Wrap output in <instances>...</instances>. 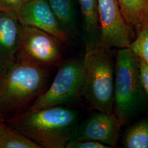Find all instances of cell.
<instances>
[{
	"label": "cell",
	"mask_w": 148,
	"mask_h": 148,
	"mask_svg": "<svg viewBox=\"0 0 148 148\" xmlns=\"http://www.w3.org/2000/svg\"><path fill=\"white\" fill-rule=\"evenodd\" d=\"M46 67L17 58L0 71V121L7 122L27 111L46 90Z\"/></svg>",
	"instance_id": "cell-1"
},
{
	"label": "cell",
	"mask_w": 148,
	"mask_h": 148,
	"mask_svg": "<svg viewBox=\"0 0 148 148\" xmlns=\"http://www.w3.org/2000/svg\"><path fill=\"white\" fill-rule=\"evenodd\" d=\"M41 148H65L79 125L76 110L61 106L27 111L5 122Z\"/></svg>",
	"instance_id": "cell-2"
},
{
	"label": "cell",
	"mask_w": 148,
	"mask_h": 148,
	"mask_svg": "<svg viewBox=\"0 0 148 148\" xmlns=\"http://www.w3.org/2000/svg\"><path fill=\"white\" fill-rule=\"evenodd\" d=\"M81 95L97 111L114 114L115 62L111 48L101 42L85 48Z\"/></svg>",
	"instance_id": "cell-3"
},
{
	"label": "cell",
	"mask_w": 148,
	"mask_h": 148,
	"mask_svg": "<svg viewBox=\"0 0 148 148\" xmlns=\"http://www.w3.org/2000/svg\"><path fill=\"white\" fill-rule=\"evenodd\" d=\"M147 97L140 79L137 57L130 47L119 49L115 62L114 112L122 126L132 120Z\"/></svg>",
	"instance_id": "cell-4"
},
{
	"label": "cell",
	"mask_w": 148,
	"mask_h": 148,
	"mask_svg": "<svg viewBox=\"0 0 148 148\" xmlns=\"http://www.w3.org/2000/svg\"><path fill=\"white\" fill-rule=\"evenodd\" d=\"M84 76L82 60L66 61L59 68L49 87L37 98L27 111L62 106L74 100L81 94Z\"/></svg>",
	"instance_id": "cell-5"
},
{
	"label": "cell",
	"mask_w": 148,
	"mask_h": 148,
	"mask_svg": "<svg viewBox=\"0 0 148 148\" xmlns=\"http://www.w3.org/2000/svg\"><path fill=\"white\" fill-rule=\"evenodd\" d=\"M60 41L38 28L22 26L21 48L17 58L45 67L55 65L62 57Z\"/></svg>",
	"instance_id": "cell-6"
},
{
	"label": "cell",
	"mask_w": 148,
	"mask_h": 148,
	"mask_svg": "<svg viewBox=\"0 0 148 148\" xmlns=\"http://www.w3.org/2000/svg\"><path fill=\"white\" fill-rule=\"evenodd\" d=\"M100 42L107 47H129L131 29L122 14L117 0H98Z\"/></svg>",
	"instance_id": "cell-7"
},
{
	"label": "cell",
	"mask_w": 148,
	"mask_h": 148,
	"mask_svg": "<svg viewBox=\"0 0 148 148\" xmlns=\"http://www.w3.org/2000/svg\"><path fill=\"white\" fill-rule=\"evenodd\" d=\"M121 126L114 114L98 111L78 125L72 139L95 141L112 148L117 145Z\"/></svg>",
	"instance_id": "cell-8"
},
{
	"label": "cell",
	"mask_w": 148,
	"mask_h": 148,
	"mask_svg": "<svg viewBox=\"0 0 148 148\" xmlns=\"http://www.w3.org/2000/svg\"><path fill=\"white\" fill-rule=\"evenodd\" d=\"M16 14L23 27L30 26L47 32L60 42H66L69 35L60 25L48 0H29Z\"/></svg>",
	"instance_id": "cell-9"
},
{
	"label": "cell",
	"mask_w": 148,
	"mask_h": 148,
	"mask_svg": "<svg viewBox=\"0 0 148 148\" xmlns=\"http://www.w3.org/2000/svg\"><path fill=\"white\" fill-rule=\"evenodd\" d=\"M21 31L16 12L0 10V71L17 58L21 48Z\"/></svg>",
	"instance_id": "cell-10"
},
{
	"label": "cell",
	"mask_w": 148,
	"mask_h": 148,
	"mask_svg": "<svg viewBox=\"0 0 148 148\" xmlns=\"http://www.w3.org/2000/svg\"><path fill=\"white\" fill-rule=\"evenodd\" d=\"M84 19L85 48L100 43V25L98 0H79Z\"/></svg>",
	"instance_id": "cell-11"
},
{
	"label": "cell",
	"mask_w": 148,
	"mask_h": 148,
	"mask_svg": "<svg viewBox=\"0 0 148 148\" xmlns=\"http://www.w3.org/2000/svg\"><path fill=\"white\" fill-rule=\"evenodd\" d=\"M122 14L129 25L139 30L147 25L148 0H117Z\"/></svg>",
	"instance_id": "cell-12"
},
{
	"label": "cell",
	"mask_w": 148,
	"mask_h": 148,
	"mask_svg": "<svg viewBox=\"0 0 148 148\" xmlns=\"http://www.w3.org/2000/svg\"><path fill=\"white\" fill-rule=\"evenodd\" d=\"M60 25L68 35L76 30V13L73 0H48Z\"/></svg>",
	"instance_id": "cell-13"
},
{
	"label": "cell",
	"mask_w": 148,
	"mask_h": 148,
	"mask_svg": "<svg viewBox=\"0 0 148 148\" xmlns=\"http://www.w3.org/2000/svg\"><path fill=\"white\" fill-rule=\"evenodd\" d=\"M0 148H41L36 143L0 121Z\"/></svg>",
	"instance_id": "cell-14"
},
{
	"label": "cell",
	"mask_w": 148,
	"mask_h": 148,
	"mask_svg": "<svg viewBox=\"0 0 148 148\" xmlns=\"http://www.w3.org/2000/svg\"><path fill=\"white\" fill-rule=\"evenodd\" d=\"M123 145L126 148H148V120L138 122L127 130Z\"/></svg>",
	"instance_id": "cell-15"
},
{
	"label": "cell",
	"mask_w": 148,
	"mask_h": 148,
	"mask_svg": "<svg viewBox=\"0 0 148 148\" xmlns=\"http://www.w3.org/2000/svg\"><path fill=\"white\" fill-rule=\"evenodd\" d=\"M129 47L138 58L142 59L148 64V24L138 30L136 40Z\"/></svg>",
	"instance_id": "cell-16"
},
{
	"label": "cell",
	"mask_w": 148,
	"mask_h": 148,
	"mask_svg": "<svg viewBox=\"0 0 148 148\" xmlns=\"http://www.w3.org/2000/svg\"><path fill=\"white\" fill-rule=\"evenodd\" d=\"M65 148H110V147L103 143L95 141L72 139L66 144Z\"/></svg>",
	"instance_id": "cell-17"
},
{
	"label": "cell",
	"mask_w": 148,
	"mask_h": 148,
	"mask_svg": "<svg viewBox=\"0 0 148 148\" xmlns=\"http://www.w3.org/2000/svg\"><path fill=\"white\" fill-rule=\"evenodd\" d=\"M138 59L141 83L145 92L148 96V64L142 59L138 58Z\"/></svg>",
	"instance_id": "cell-18"
},
{
	"label": "cell",
	"mask_w": 148,
	"mask_h": 148,
	"mask_svg": "<svg viewBox=\"0 0 148 148\" xmlns=\"http://www.w3.org/2000/svg\"><path fill=\"white\" fill-rule=\"evenodd\" d=\"M29 0H0V10L16 12Z\"/></svg>",
	"instance_id": "cell-19"
},
{
	"label": "cell",
	"mask_w": 148,
	"mask_h": 148,
	"mask_svg": "<svg viewBox=\"0 0 148 148\" xmlns=\"http://www.w3.org/2000/svg\"><path fill=\"white\" fill-rule=\"evenodd\" d=\"M147 24H148V16H147Z\"/></svg>",
	"instance_id": "cell-20"
}]
</instances>
